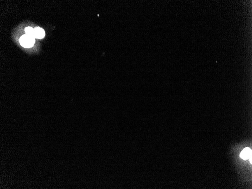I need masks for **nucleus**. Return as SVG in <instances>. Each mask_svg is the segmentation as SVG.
<instances>
[{
    "label": "nucleus",
    "instance_id": "4",
    "mask_svg": "<svg viewBox=\"0 0 252 189\" xmlns=\"http://www.w3.org/2000/svg\"><path fill=\"white\" fill-rule=\"evenodd\" d=\"M25 31L26 34L34 38V29H33L32 27H26L25 28Z\"/></svg>",
    "mask_w": 252,
    "mask_h": 189
},
{
    "label": "nucleus",
    "instance_id": "1",
    "mask_svg": "<svg viewBox=\"0 0 252 189\" xmlns=\"http://www.w3.org/2000/svg\"><path fill=\"white\" fill-rule=\"evenodd\" d=\"M35 40L33 37L27 34L22 35L20 38L19 42L21 45L25 48L32 47L34 45Z\"/></svg>",
    "mask_w": 252,
    "mask_h": 189
},
{
    "label": "nucleus",
    "instance_id": "2",
    "mask_svg": "<svg viewBox=\"0 0 252 189\" xmlns=\"http://www.w3.org/2000/svg\"><path fill=\"white\" fill-rule=\"evenodd\" d=\"M252 156V150L249 148H246L241 152L240 157L244 160H246Z\"/></svg>",
    "mask_w": 252,
    "mask_h": 189
},
{
    "label": "nucleus",
    "instance_id": "3",
    "mask_svg": "<svg viewBox=\"0 0 252 189\" xmlns=\"http://www.w3.org/2000/svg\"><path fill=\"white\" fill-rule=\"evenodd\" d=\"M45 36V32L44 30L40 27H37L34 29V38H43Z\"/></svg>",
    "mask_w": 252,
    "mask_h": 189
},
{
    "label": "nucleus",
    "instance_id": "5",
    "mask_svg": "<svg viewBox=\"0 0 252 189\" xmlns=\"http://www.w3.org/2000/svg\"><path fill=\"white\" fill-rule=\"evenodd\" d=\"M250 158V161L251 163V164H252V156L250 158Z\"/></svg>",
    "mask_w": 252,
    "mask_h": 189
}]
</instances>
